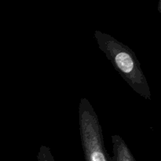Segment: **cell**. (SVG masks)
<instances>
[{"label": "cell", "mask_w": 161, "mask_h": 161, "mask_svg": "<svg viewBox=\"0 0 161 161\" xmlns=\"http://www.w3.org/2000/svg\"><path fill=\"white\" fill-rule=\"evenodd\" d=\"M94 38L98 48L130 87L146 100H151L149 83L135 52L113 36L98 30L94 32Z\"/></svg>", "instance_id": "6da1fadb"}, {"label": "cell", "mask_w": 161, "mask_h": 161, "mask_svg": "<svg viewBox=\"0 0 161 161\" xmlns=\"http://www.w3.org/2000/svg\"><path fill=\"white\" fill-rule=\"evenodd\" d=\"M79 125L85 161H110L98 116L86 97L80 102Z\"/></svg>", "instance_id": "7a4b0ae2"}, {"label": "cell", "mask_w": 161, "mask_h": 161, "mask_svg": "<svg viewBox=\"0 0 161 161\" xmlns=\"http://www.w3.org/2000/svg\"><path fill=\"white\" fill-rule=\"evenodd\" d=\"M112 143L113 155L110 157V161H136L127 143L119 135L112 136Z\"/></svg>", "instance_id": "3957f363"}, {"label": "cell", "mask_w": 161, "mask_h": 161, "mask_svg": "<svg viewBox=\"0 0 161 161\" xmlns=\"http://www.w3.org/2000/svg\"><path fill=\"white\" fill-rule=\"evenodd\" d=\"M36 161H55L53 154L50 152V148L42 146L39 151Z\"/></svg>", "instance_id": "277c9868"}]
</instances>
